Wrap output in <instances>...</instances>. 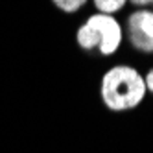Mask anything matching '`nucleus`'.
Wrapping results in <instances>:
<instances>
[{
    "mask_svg": "<svg viewBox=\"0 0 153 153\" xmlns=\"http://www.w3.org/2000/svg\"><path fill=\"white\" fill-rule=\"evenodd\" d=\"M146 94L144 76L131 65H114L105 70L100 79V98L113 113L137 109L144 102Z\"/></svg>",
    "mask_w": 153,
    "mask_h": 153,
    "instance_id": "1",
    "label": "nucleus"
},
{
    "mask_svg": "<svg viewBox=\"0 0 153 153\" xmlns=\"http://www.w3.org/2000/svg\"><path fill=\"white\" fill-rule=\"evenodd\" d=\"M76 42L85 52L98 50L100 56L111 57L124 42V28L114 15L92 13L76 30Z\"/></svg>",
    "mask_w": 153,
    "mask_h": 153,
    "instance_id": "2",
    "label": "nucleus"
},
{
    "mask_svg": "<svg viewBox=\"0 0 153 153\" xmlns=\"http://www.w3.org/2000/svg\"><path fill=\"white\" fill-rule=\"evenodd\" d=\"M127 42L140 53H153V9H135L126 22Z\"/></svg>",
    "mask_w": 153,
    "mask_h": 153,
    "instance_id": "3",
    "label": "nucleus"
},
{
    "mask_svg": "<svg viewBox=\"0 0 153 153\" xmlns=\"http://www.w3.org/2000/svg\"><path fill=\"white\" fill-rule=\"evenodd\" d=\"M126 4H127V0H92L94 9L103 15H114L118 11H122Z\"/></svg>",
    "mask_w": 153,
    "mask_h": 153,
    "instance_id": "4",
    "label": "nucleus"
},
{
    "mask_svg": "<svg viewBox=\"0 0 153 153\" xmlns=\"http://www.w3.org/2000/svg\"><path fill=\"white\" fill-rule=\"evenodd\" d=\"M87 2H89V0H52V4L57 9H61L63 13H68V15L81 11L87 6Z\"/></svg>",
    "mask_w": 153,
    "mask_h": 153,
    "instance_id": "5",
    "label": "nucleus"
},
{
    "mask_svg": "<svg viewBox=\"0 0 153 153\" xmlns=\"http://www.w3.org/2000/svg\"><path fill=\"white\" fill-rule=\"evenodd\" d=\"M144 83H146V91L153 94V68H149L148 74L144 76Z\"/></svg>",
    "mask_w": 153,
    "mask_h": 153,
    "instance_id": "6",
    "label": "nucleus"
},
{
    "mask_svg": "<svg viewBox=\"0 0 153 153\" xmlns=\"http://www.w3.org/2000/svg\"><path fill=\"white\" fill-rule=\"evenodd\" d=\"M127 2H131L135 7H138V9H144L146 6H149L151 4V0H127Z\"/></svg>",
    "mask_w": 153,
    "mask_h": 153,
    "instance_id": "7",
    "label": "nucleus"
},
{
    "mask_svg": "<svg viewBox=\"0 0 153 153\" xmlns=\"http://www.w3.org/2000/svg\"><path fill=\"white\" fill-rule=\"evenodd\" d=\"M151 6H153V0H151Z\"/></svg>",
    "mask_w": 153,
    "mask_h": 153,
    "instance_id": "8",
    "label": "nucleus"
}]
</instances>
